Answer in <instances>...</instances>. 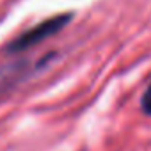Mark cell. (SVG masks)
Segmentation results:
<instances>
[{"label": "cell", "mask_w": 151, "mask_h": 151, "mask_svg": "<svg viewBox=\"0 0 151 151\" xmlns=\"http://www.w3.org/2000/svg\"><path fill=\"white\" fill-rule=\"evenodd\" d=\"M71 20V14H57V16H52V18H46L43 20L41 23L30 27L29 30H25L23 34H20L13 43H9L7 50L9 52H23V50H29L30 46H36L39 43H43L45 39H48L50 36L57 34L59 30H62Z\"/></svg>", "instance_id": "6da1fadb"}, {"label": "cell", "mask_w": 151, "mask_h": 151, "mask_svg": "<svg viewBox=\"0 0 151 151\" xmlns=\"http://www.w3.org/2000/svg\"><path fill=\"white\" fill-rule=\"evenodd\" d=\"M140 109L144 114L151 116V82L147 84V87L144 89V93L140 96Z\"/></svg>", "instance_id": "7a4b0ae2"}]
</instances>
